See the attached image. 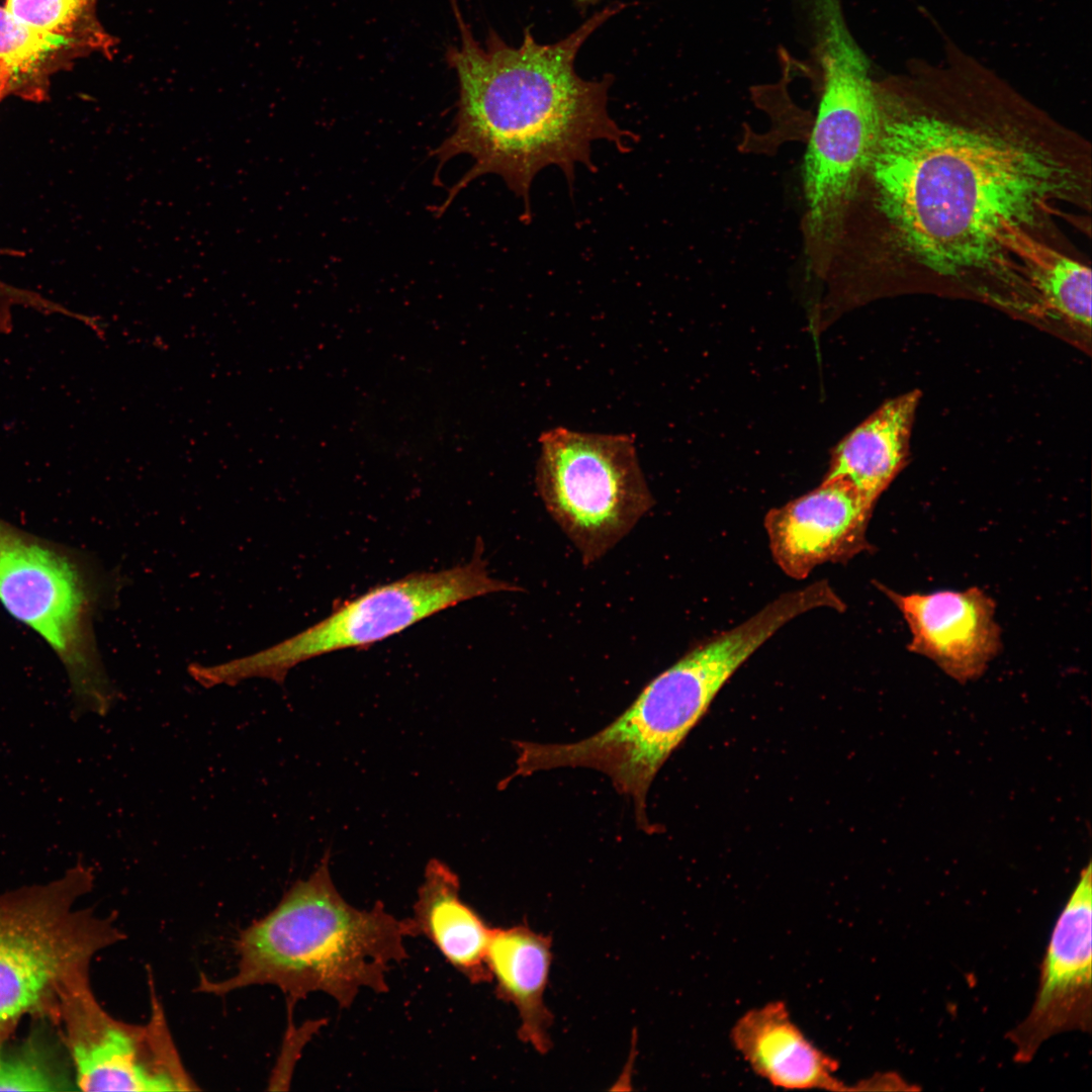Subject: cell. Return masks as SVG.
Here are the masks:
<instances>
[{
  "mask_svg": "<svg viewBox=\"0 0 1092 1092\" xmlns=\"http://www.w3.org/2000/svg\"><path fill=\"white\" fill-rule=\"evenodd\" d=\"M875 90L873 140L831 254L844 286L906 265L993 279L1006 223L1046 238L1071 206L1090 209V147L1071 130L1029 112L910 107Z\"/></svg>",
  "mask_w": 1092,
  "mask_h": 1092,
  "instance_id": "1",
  "label": "cell"
},
{
  "mask_svg": "<svg viewBox=\"0 0 1092 1092\" xmlns=\"http://www.w3.org/2000/svg\"><path fill=\"white\" fill-rule=\"evenodd\" d=\"M449 1L460 43L448 48L446 60L456 72L459 98L454 129L431 154L438 159L439 170L458 155L470 156L473 165L435 209L438 214L474 179L494 174L523 200L527 221L530 188L541 170L558 167L572 187L577 165L596 171L595 142H609L621 153L630 151L628 142L637 141V135L622 129L608 111L611 76L585 80L574 67L581 46L622 6L596 12L550 44L538 43L527 29L516 48L492 30L481 46L457 0Z\"/></svg>",
  "mask_w": 1092,
  "mask_h": 1092,
  "instance_id": "2",
  "label": "cell"
},
{
  "mask_svg": "<svg viewBox=\"0 0 1092 1092\" xmlns=\"http://www.w3.org/2000/svg\"><path fill=\"white\" fill-rule=\"evenodd\" d=\"M330 856L328 849L308 878L240 932L234 974L218 981L203 976L198 991L223 996L267 985L292 1001L323 992L343 1008L364 988L387 992L388 971L407 958L404 941L416 937L412 920L395 917L380 901L370 909L348 903L333 882Z\"/></svg>",
  "mask_w": 1092,
  "mask_h": 1092,
  "instance_id": "3",
  "label": "cell"
},
{
  "mask_svg": "<svg viewBox=\"0 0 1092 1092\" xmlns=\"http://www.w3.org/2000/svg\"><path fill=\"white\" fill-rule=\"evenodd\" d=\"M808 607L801 592L791 590L741 624L702 641L650 680L611 724L587 738L565 744L519 742L518 770L598 769L632 798L638 822L646 826V796L661 765L734 672Z\"/></svg>",
  "mask_w": 1092,
  "mask_h": 1092,
  "instance_id": "4",
  "label": "cell"
},
{
  "mask_svg": "<svg viewBox=\"0 0 1092 1092\" xmlns=\"http://www.w3.org/2000/svg\"><path fill=\"white\" fill-rule=\"evenodd\" d=\"M124 585L88 555L0 518V604L35 632L67 673L72 718L105 716L119 698L98 649L94 619Z\"/></svg>",
  "mask_w": 1092,
  "mask_h": 1092,
  "instance_id": "5",
  "label": "cell"
},
{
  "mask_svg": "<svg viewBox=\"0 0 1092 1092\" xmlns=\"http://www.w3.org/2000/svg\"><path fill=\"white\" fill-rule=\"evenodd\" d=\"M94 882L78 859L56 880L0 893V1045L23 1018H50L61 991L124 939L112 917L76 906Z\"/></svg>",
  "mask_w": 1092,
  "mask_h": 1092,
  "instance_id": "6",
  "label": "cell"
},
{
  "mask_svg": "<svg viewBox=\"0 0 1092 1092\" xmlns=\"http://www.w3.org/2000/svg\"><path fill=\"white\" fill-rule=\"evenodd\" d=\"M520 589L490 576L478 542L465 564L378 584L273 646L214 665L197 664L194 678L206 689L233 687L255 677L283 685L288 671L303 661L346 649H365L465 601Z\"/></svg>",
  "mask_w": 1092,
  "mask_h": 1092,
  "instance_id": "7",
  "label": "cell"
},
{
  "mask_svg": "<svg viewBox=\"0 0 1092 1092\" xmlns=\"http://www.w3.org/2000/svg\"><path fill=\"white\" fill-rule=\"evenodd\" d=\"M822 16L823 91L803 164L806 209L802 221L809 267L825 271L846 201L873 140L875 84L840 12Z\"/></svg>",
  "mask_w": 1092,
  "mask_h": 1092,
  "instance_id": "8",
  "label": "cell"
},
{
  "mask_svg": "<svg viewBox=\"0 0 1092 1092\" xmlns=\"http://www.w3.org/2000/svg\"><path fill=\"white\" fill-rule=\"evenodd\" d=\"M536 487L584 565L614 548L652 508L634 439L558 427L542 433Z\"/></svg>",
  "mask_w": 1092,
  "mask_h": 1092,
  "instance_id": "9",
  "label": "cell"
},
{
  "mask_svg": "<svg viewBox=\"0 0 1092 1092\" xmlns=\"http://www.w3.org/2000/svg\"><path fill=\"white\" fill-rule=\"evenodd\" d=\"M152 1007L145 1024L114 1018L94 995L90 975L76 978L61 991L50 1019L68 1051L78 1090L198 1089L182 1063L156 996Z\"/></svg>",
  "mask_w": 1092,
  "mask_h": 1092,
  "instance_id": "10",
  "label": "cell"
},
{
  "mask_svg": "<svg viewBox=\"0 0 1092 1092\" xmlns=\"http://www.w3.org/2000/svg\"><path fill=\"white\" fill-rule=\"evenodd\" d=\"M1091 875L1089 862L1054 926L1033 1004L1007 1033L1016 1063H1029L1054 1035L1091 1029Z\"/></svg>",
  "mask_w": 1092,
  "mask_h": 1092,
  "instance_id": "11",
  "label": "cell"
},
{
  "mask_svg": "<svg viewBox=\"0 0 1092 1092\" xmlns=\"http://www.w3.org/2000/svg\"><path fill=\"white\" fill-rule=\"evenodd\" d=\"M874 507L846 480L823 478L814 489L767 512L764 527L776 563L788 576L805 579L823 563H845L868 551Z\"/></svg>",
  "mask_w": 1092,
  "mask_h": 1092,
  "instance_id": "12",
  "label": "cell"
},
{
  "mask_svg": "<svg viewBox=\"0 0 1092 1092\" xmlns=\"http://www.w3.org/2000/svg\"><path fill=\"white\" fill-rule=\"evenodd\" d=\"M910 631L908 648L960 681L981 675L1001 648L994 601L979 587L897 594L881 586Z\"/></svg>",
  "mask_w": 1092,
  "mask_h": 1092,
  "instance_id": "13",
  "label": "cell"
},
{
  "mask_svg": "<svg viewBox=\"0 0 1092 1092\" xmlns=\"http://www.w3.org/2000/svg\"><path fill=\"white\" fill-rule=\"evenodd\" d=\"M730 1040L751 1070L775 1087L851 1089L838 1077V1062L807 1037L783 1001L744 1012L732 1026Z\"/></svg>",
  "mask_w": 1092,
  "mask_h": 1092,
  "instance_id": "14",
  "label": "cell"
},
{
  "mask_svg": "<svg viewBox=\"0 0 1092 1092\" xmlns=\"http://www.w3.org/2000/svg\"><path fill=\"white\" fill-rule=\"evenodd\" d=\"M997 280L1026 290L1044 308L1090 330L1091 270L1031 231L1007 223L999 239Z\"/></svg>",
  "mask_w": 1092,
  "mask_h": 1092,
  "instance_id": "15",
  "label": "cell"
},
{
  "mask_svg": "<svg viewBox=\"0 0 1092 1092\" xmlns=\"http://www.w3.org/2000/svg\"><path fill=\"white\" fill-rule=\"evenodd\" d=\"M552 963L551 939L527 925L491 928L486 967L497 996L518 1011L519 1037L544 1054L551 1048L552 1015L545 990Z\"/></svg>",
  "mask_w": 1092,
  "mask_h": 1092,
  "instance_id": "16",
  "label": "cell"
},
{
  "mask_svg": "<svg viewBox=\"0 0 1092 1092\" xmlns=\"http://www.w3.org/2000/svg\"><path fill=\"white\" fill-rule=\"evenodd\" d=\"M413 913L416 937L428 938L469 982L490 981L486 949L491 928L462 900L459 878L443 861L427 863Z\"/></svg>",
  "mask_w": 1092,
  "mask_h": 1092,
  "instance_id": "17",
  "label": "cell"
},
{
  "mask_svg": "<svg viewBox=\"0 0 1092 1092\" xmlns=\"http://www.w3.org/2000/svg\"><path fill=\"white\" fill-rule=\"evenodd\" d=\"M919 392L883 403L834 447L824 478H841L876 505L905 466Z\"/></svg>",
  "mask_w": 1092,
  "mask_h": 1092,
  "instance_id": "18",
  "label": "cell"
},
{
  "mask_svg": "<svg viewBox=\"0 0 1092 1092\" xmlns=\"http://www.w3.org/2000/svg\"><path fill=\"white\" fill-rule=\"evenodd\" d=\"M28 1032L0 1045V1091H78L73 1065L56 1024L35 1017Z\"/></svg>",
  "mask_w": 1092,
  "mask_h": 1092,
  "instance_id": "19",
  "label": "cell"
},
{
  "mask_svg": "<svg viewBox=\"0 0 1092 1092\" xmlns=\"http://www.w3.org/2000/svg\"><path fill=\"white\" fill-rule=\"evenodd\" d=\"M96 0H6L20 21L40 31L81 38L93 50L112 55L116 40L97 22Z\"/></svg>",
  "mask_w": 1092,
  "mask_h": 1092,
  "instance_id": "20",
  "label": "cell"
},
{
  "mask_svg": "<svg viewBox=\"0 0 1092 1092\" xmlns=\"http://www.w3.org/2000/svg\"><path fill=\"white\" fill-rule=\"evenodd\" d=\"M66 48L92 50L79 37L32 28L0 6V64L8 68L12 85L36 73L51 55Z\"/></svg>",
  "mask_w": 1092,
  "mask_h": 1092,
  "instance_id": "21",
  "label": "cell"
},
{
  "mask_svg": "<svg viewBox=\"0 0 1092 1092\" xmlns=\"http://www.w3.org/2000/svg\"><path fill=\"white\" fill-rule=\"evenodd\" d=\"M11 86V74L6 66L0 64V100Z\"/></svg>",
  "mask_w": 1092,
  "mask_h": 1092,
  "instance_id": "22",
  "label": "cell"
},
{
  "mask_svg": "<svg viewBox=\"0 0 1092 1092\" xmlns=\"http://www.w3.org/2000/svg\"><path fill=\"white\" fill-rule=\"evenodd\" d=\"M598 1L599 0H575V2L580 6H587V5L594 4V3L598 2Z\"/></svg>",
  "mask_w": 1092,
  "mask_h": 1092,
  "instance_id": "23",
  "label": "cell"
}]
</instances>
